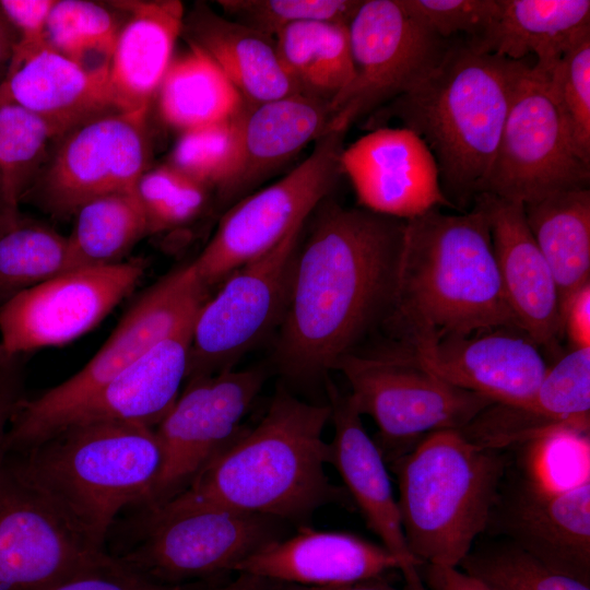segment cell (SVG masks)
I'll use <instances>...</instances> for the list:
<instances>
[{"instance_id": "60d3db41", "label": "cell", "mask_w": 590, "mask_h": 590, "mask_svg": "<svg viewBox=\"0 0 590 590\" xmlns=\"http://www.w3.org/2000/svg\"><path fill=\"white\" fill-rule=\"evenodd\" d=\"M148 222V234L175 228L196 219L205 208L208 187L169 164L148 169L135 186Z\"/></svg>"}, {"instance_id": "603a6c76", "label": "cell", "mask_w": 590, "mask_h": 590, "mask_svg": "<svg viewBox=\"0 0 590 590\" xmlns=\"http://www.w3.org/2000/svg\"><path fill=\"white\" fill-rule=\"evenodd\" d=\"M323 379L334 427L330 464L340 474L367 527L401 560L405 590H426L418 571L422 563L413 557L406 545L387 463L365 430L362 415L349 393H342L329 375Z\"/></svg>"}, {"instance_id": "44dd1931", "label": "cell", "mask_w": 590, "mask_h": 590, "mask_svg": "<svg viewBox=\"0 0 590 590\" xmlns=\"http://www.w3.org/2000/svg\"><path fill=\"white\" fill-rule=\"evenodd\" d=\"M459 430L472 444L497 450L563 432L589 435L590 347L560 357L527 400L493 403Z\"/></svg>"}, {"instance_id": "f35d334b", "label": "cell", "mask_w": 590, "mask_h": 590, "mask_svg": "<svg viewBox=\"0 0 590 590\" xmlns=\"http://www.w3.org/2000/svg\"><path fill=\"white\" fill-rule=\"evenodd\" d=\"M538 72L546 80L577 155L590 165V30L548 71Z\"/></svg>"}, {"instance_id": "e0dca14e", "label": "cell", "mask_w": 590, "mask_h": 590, "mask_svg": "<svg viewBox=\"0 0 590 590\" xmlns=\"http://www.w3.org/2000/svg\"><path fill=\"white\" fill-rule=\"evenodd\" d=\"M114 562L0 458V590H45Z\"/></svg>"}, {"instance_id": "f6af8a7d", "label": "cell", "mask_w": 590, "mask_h": 590, "mask_svg": "<svg viewBox=\"0 0 590 590\" xmlns=\"http://www.w3.org/2000/svg\"><path fill=\"white\" fill-rule=\"evenodd\" d=\"M56 0H0V9L19 33L12 59L47 44L45 30Z\"/></svg>"}, {"instance_id": "bcb514c9", "label": "cell", "mask_w": 590, "mask_h": 590, "mask_svg": "<svg viewBox=\"0 0 590 590\" xmlns=\"http://www.w3.org/2000/svg\"><path fill=\"white\" fill-rule=\"evenodd\" d=\"M24 398L23 357L0 363V458L10 423Z\"/></svg>"}, {"instance_id": "f5cc1de1", "label": "cell", "mask_w": 590, "mask_h": 590, "mask_svg": "<svg viewBox=\"0 0 590 590\" xmlns=\"http://www.w3.org/2000/svg\"><path fill=\"white\" fill-rule=\"evenodd\" d=\"M485 590H491L488 587L485 586Z\"/></svg>"}, {"instance_id": "c3c4849f", "label": "cell", "mask_w": 590, "mask_h": 590, "mask_svg": "<svg viewBox=\"0 0 590 590\" xmlns=\"http://www.w3.org/2000/svg\"><path fill=\"white\" fill-rule=\"evenodd\" d=\"M258 590H399L385 580L381 577L327 587H308L293 583H283L268 580Z\"/></svg>"}, {"instance_id": "7c38bea8", "label": "cell", "mask_w": 590, "mask_h": 590, "mask_svg": "<svg viewBox=\"0 0 590 590\" xmlns=\"http://www.w3.org/2000/svg\"><path fill=\"white\" fill-rule=\"evenodd\" d=\"M149 109L109 114L63 135L21 203L67 219L95 198L134 189L150 168Z\"/></svg>"}, {"instance_id": "ac0fdd59", "label": "cell", "mask_w": 590, "mask_h": 590, "mask_svg": "<svg viewBox=\"0 0 590 590\" xmlns=\"http://www.w3.org/2000/svg\"><path fill=\"white\" fill-rule=\"evenodd\" d=\"M485 532L590 585V477L556 487L530 470H507Z\"/></svg>"}, {"instance_id": "8d00e7d4", "label": "cell", "mask_w": 590, "mask_h": 590, "mask_svg": "<svg viewBox=\"0 0 590 590\" xmlns=\"http://www.w3.org/2000/svg\"><path fill=\"white\" fill-rule=\"evenodd\" d=\"M55 138L36 115L13 103H0V173L9 204L21 199L46 163Z\"/></svg>"}, {"instance_id": "f1b7e54d", "label": "cell", "mask_w": 590, "mask_h": 590, "mask_svg": "<svg viewBox=\"0 0 590 590\" xmlns=\"http://www.w3.org/2000/svg\"><path fill=\"white\" fill-rule=\"evenodd\" d=\"M113 3L129 17L114 47L110 87L122 110L150 108L181 36L185 7L178 0Z\"/></svg>"}, {"instance_id": "ee69618b", "label": "cell", "mask_w": 590, "mask_h": 590, "mask_svg": "<svg viewBox=\"0 0 590 590\" xmlns=\"http://www.w3.org/2000/svg\"><path fill=\"white\" fill-rule=\"evenodd\" d=\"M214 586L205 583L164 586L150 581L114 558L101 568L74 576L45 590H201Z\"/></svg>"}, {"instance_id": "ba28073f", "label": "cell", "mask_w": 590, "mask_h": 590, "mask_svg": "<svg viewBox=\"0 0 590 590\" xmlns=\"http://www.w3.org/2000/svg\"><path fill=\"white\" fill-rule=\"evenodd\" d=\"M206 292L192 262L164 275L129 308L86 365L59 385L20 402L3 451H25L59 430L83 402L193 318Z\"/></svg>"}, {"instance_id": "277c9868", "label": "cell", "mask_w": 590, "mask_h": 590, "mask_svg": "<svg viewBox=\"0 0 590 590\" xmlns=\"http://www.w3.org/2000/svg\"><path fill=\"white\" fill-rule=\"evenodd\" d=\"M530 68L453 38L436 68L375 117L394 118L425 142L446 198L463 206L484 192L510 105Z\"/></svg>"}, {"instance_id": "f907efd6", "label": "cell", "mask_w": 590, "mask_h": 590, "mask_svg": "<svg viewBox=\"0 0 590 590\" xmlns=\"http://www.w3.org/2000/svg\"><path fill=\"white\" fill-rule=\"evenodd\" d=\"M267 579L249 574H237L234 580L201 590H258Z\"/></svg>"}, {"instance_id": "7a4b0ae2", "label": "cell", "mask_w": 590, "mask_h": 590, "mask_svg": "<svg viewBox=\"0 0 590 590\" xmlns=\"http://www.w3.org/2000/svg\"><path fill=\"white\" fill-rule=\"evenodd\" d=\"M520 329L504 293L484 210L433 209L405 221L390 311L379 331L396 345L423 337ZM523 332V331H522Z\"/></svg>"}, {"instance_id": "8fae6325", "label": "cell", "mask_w": 590, "mask_h": 590, "mask_svg": "<svg viewBox=\"0 0 590 590\" xmlns=\"http://www.w3.org/2000/svg\"><path fill=\"white\" fill-rule=\"evenodd\" d=\"M354 75L330 102L328 131H347L420 83L442 59L450 40L417 21L401 0H364L350 21Z\"/></svg>"}, {"instance_id": "ab89813d", "label": "cell", "mask_w": 590, "mask_h": 590, "mask_svg": "<svg viewBox=\"0 0 590 590\" xmlns=\"http://www.w3.org/2000/svg\"><path fill=\"white\" fill-rule=\"evenodd\" d=\"M238 115L181 132L167 164L186 177L217 191L228 179L236 163Z\"/></svg>"}, {"instance_id": "4316f807", "label": "cell", "mask_w": 590, "mask_h": 590, "mask_svg": "<svg viewBox=\"0 0 590 590\" xmlns=\"http://www.w3.org/2000/svg\"><path fill=\"white\" fill-rule=\"evenodd\" d=\"M194 318L90 397L60 429L91 422L133 423L155 428L177 401L187 380Z\"/></svg>"}, {"instance_id": "2e32d148", "label": "cell", "mask_w": 590, "mask_h": 590, "mask_svg": "<svg viewBox=\"0 0 590 590\" xmlns=\"http://www.w3.org/2000/svg\"><path fill=\"white\" fill-rule=\"evenodd\" d=\"M267 376L263 367L256 366L186 381L177 401L155 427L163 463L144 507L157 506L182 492L241 432L240 422Z\"/></svg>"}, {"instance_id": "836d02e7", "label": "cell", "mask_w": 590, "mask_h": 590, "mask_svg": "<svg viewBox=\"0 0 590 590\" xmlns=\"http://www.w3.org/2000/svg\"><path fill=\"white\" fill-rule=\"evenodd\" d=\"M74 216L73 229L67 236L70 270L121 262L148 234L135 188L95 198Z\"/></svg>"}, {"instance_id": "8992f818", "label": "cell", "mask_w": 590, "mask_h": 590, "mask_svg": "<svg viewBox=\"0 0 590 590\" xmlns=\"http://www.w3.org/2000/svg\"><path fill=\"white\" fill-rule=\"evenodd\" d=\"M408 548L422 564L458 567L485 532L509 467L505 450L459 429L435 430L389 463Z\"/></svg>"}, {"instance_id": "1f68e13d", "label": "cell", "mask_w": 590, "mask_h": 590, "mask_svg": "<svg viewBox=\"0 0 590 590\" xmlns=\"http://www.w3.org/2000/svg\"><path fill=\"white\" fill-rule=\"evenodd\" d=\"M155 97L162 120L180 132L227 120L244 105L221 68L191 44L173 58Z\"/></svg>"}, {"instance_id": "ffe728a7", "label": "cell", "mask_w": 590, "mask_h": 590, "mask_svg": "<svg viewBox=\"0 0 590 590\" xmlns=\"http://www.w3.org/2000/svg\"><path fill=\"white\" fill-rule=\"evenodd\" d=\"M341 169L361 208L411 220L439 206H455L445 196L436 161L413 131L377 128L341 154Z\"/></svg>"}, {"instance_id": "5bb4252c", "label": "cell", "mask_w": 590, "mask_h": 590, "mask_svg": "<svg viewBox=\"0 0 590 590\" xmlns=\"http://www.w3.org/2000/svg\"><path fill=\"white\" fill-rule=\"evenodd\" d=\"M146 270L141 258L67 271L0 307V363L67 344L96 327Z\"/></svg>"}, {"instance_id": "9c48e42d", "label": "cell", "mask_w": 590, "mask_h": 590, "mask_svg": "<svg viewBox=\"0 0 590 590\" xmlns=\"http://www.w3.org/2000/svg\"><path fill=\"white\" fill-rule=\"evenodd\" d=\"M332 370L340 371L349 382V396L358 413L376 423L375 442L386 463L432 432L463 428L495 403L403 357L352 353L341 357Z\"/></svg>"}, {"instance_id": "7bdbcfd3", "label": "cell", "mask_w": 590, "mask_h": 590, "mask_svg": "<svg viewBox=\"0 0 590 590\" xmlns=\"http://www.w3.org/2000/svg\"><path fill=\"white\" fill-rule=\"evenodd\" d=\"M403 7L442 39L477 37L492 21L497 0H401Z\"/></svg>"}, {"instance_id": "484cf974", "label": "cell", "mask_w": 590, "mask_h": 590, "mask_svg": "<svg viewBox=\"0 0 590 590\" xmlns=\"http://www.w3.org/2000/svg\"><path fill=\"white\" fill-rule=\"evenodd\" d=\"M330 103L304 94L243 105L234 168L216 191L223 203L237 202L328 131Z\"/></svg>"}, {"instance_id": "e575fe53", "label": "cell", "mask_w": 590, "mask_h": 590, "mask_svg": "<svg viewBox=\"0 0 590 590\" xmlns=\"http://www.w3.org/2000/svg\"><path fill=\"white\" fill-rule=\"evenodd\" d=\"M119 24L104 4L85 0H56L45 36L56 51L92 73H109Z\"/></svg>"}, {"instance_id": "74e56055", "label": "cell", "mask_w": 590, "mask_h": 590, "mask_svg": "<svg viewBox=\"0 0 590 590\" xmlns=\"http://www.w3.org/2000/svg\"><path fill=\"white\" fill-rule=\"evenodd\" d=\"M458 567L491 590H590L502 538L472 546Z\"/></svg>"}, {"instance_id": "b9f144b4", "label": "cell", "mask_w": 590, "mask_h": 590, "mask_svg": "<svg viewBox=\"0 0 590 590\" xmlns=\"http://www.w3.org/2000/svg\"><path fill=\"white\" fill-rule=\"evenodd\" d=\"M225 16L275 37L285 27L302 22L349 24L359 0H221Z\"/></svg>"}, {"instance_id": "83f0119b", "label": "cell", "mask_w": 590, "mask_h": 590, "mask_svg": "<svg viewBox=\"0 0 590 590\" xmlns=\"http://www.w3.org/2000/svg\"><path fill=\"white\" fill-rule=\"evenodd\" d=\"M181 37L221 68L244 104L258 105L300 94L285 69L275 37L196 3L185 13Z\"/></svg>"}, {"instance_id": "cb8c5ba5", "label": "cell", "mask_w": 590, "mask_h": 590, "mask_svg": "<svg viewBox=\"0 0 590 590\" xmlns=\"http://www.w3.org/2000/svg\"><path fill=\"white\" fill-rule=\"evenodd\" d=\"M402 570L401 560L382 544L361 535L299 526L243 559L235 574L271 581L327 587L381 577Z\"/></svg>"}, {"instance_id": "7402d4cb", "label": "cell", "mask_w": 590, "mask_h": 590, "mask_svg": "<svg viewBox=\"0 0 590 590\" xmlns=\"http://www.w3.org/2000/svg\"><path fill=\"white\" fill-rule=\"evenodd\" d=\"M473 203L485 212L503 290L521 331L540 349L557 354L563 337L558 292L523 203L489 193Z\"/></svg>"}, {"instance_id": "681fc988", "label": "cell", "mask_w": 590, "mask_h": 590, "mask_svg": "<svg viewBox=\"0 0 590 590\" xmlns=\"http://www.w3.org/2000/svg\"><path fill=\"white\" fill-rule=\"evenodd\" d=\"M17 40V31L0 9V85L7 76Z\"/></svg>"}, {"instance_id": "d6986e66", "label": "cell", "mask_w": 590, "mask_h": 590, "mask_svg": "<svg viewBox=\"0 0 590 590\" xmlns=\"http://www.w3.org/2000/svg\"><path fill=\"white\" fill-rule=\"evenodd\" d=\"M375 354L410 359L455 387L508 404L530 398L550 368L524 332L506 327L470 335L417 338L379 347Z\"/></svg>"}, {"instance_id": "4fadbf2b", "label": "cell", "mask_w": 590, "mask_h": 590, "mask_svg": "<svg viewBox=\"0 0 590 590\" xmlns=\"http://www.w3.org/2000/svg\"><path fill=\"white\" fill-rule=\"evenodd\" d=\"M304 226L295 227L272 250L234 271L216 294L204 300L193 322L186 381L233 369L247 352L279 330Z\"/></svg>"}, {"instance_id": "d4e9b609", "label": "cell", "mask_w": 590, "mask_h": 590, "mask_svg": "<svg viewBox=\"0 0 590 590\" xmlns=\"http://www.w3.org/2000/svg\"><path fill=\"white\" fill-rule=\"evenodd\" d=\"M0 103L16 104L40 118L55 142L99 117L126 111L109 83V73H92L48 43L11 59L0 85Z\"/></svg>"}, {"instance_id": "7dc6e473", "label": "cell", "mask_w": 590, "mask_h": 590, "mask_svg": "<svg viewBox=\"0 0 590 590\" xmlns=\"http://www.w3.org/2000/svg\"><path fill=\"white\" fill-rule=\"evenodd\" d=\"M563 335L571 350L590 347V283L579 288L567 302L562 316Z\"/></svg>"}, {"instance_id": "52a82bcc", "label": "cell", "mask_w": 590, "mask_h": 590, "mask_svg": "<svg viewBox=\"0 0 590 590\" xmlns=\"http://www.w3.org/2000/svg\"><path fill=\"white\" fill-rule=\"evenodd\" d=\"M137 509V538L109 554L164 586L225 583L238 563L286 535V522L278 518L175 497Z\"/></svg>"}, {"instance_id": "d590c367", "label": "cell", "mask_w": 590, "mask_h": 590, "mask_svg": "<svg viewBox=\"0 0 590 590\" xmlns=\"http://www.w3.org/2000/svg\"><path fill=\"white\" fill-rule=\"evenodd\" d=\"M67 271V236L23 217L0 235V307L19 293Z\"/></svg>"}, {"instance_id": "30bf717a", "label": "cell", "mask_w": 590, "mask_h": 590, "mask_svg": "<svg viewBox=\"0 0 590 590\" xmlns=\"http://www.w3.org/2000/svg\"><path fill=\"white\" fill-rule=\"evenodd\" d=\"M345 133L327 131L288 174L241 198L224 213L212 238L191 261L208 290L272 250L295 227L306 223L342 174Z\"/></svg>"}, {"instance_id": "9a60e30c", "label": "cell", "mask_w": 590, "mask_h": 590, "mask_svg": "<svg viewBox=\"0 0 590 590\" xmlns=\"http://www.w3.org/2000/svg\"><path fill=\"white\" fill-rule=\"evenodd\" d=\"M544 75L531 66L510 105L484 192L522 203L589 188Z\"/></svg>"}, {"instance_id": "816d5d0a", "label": "cell", "mask_w": 590, "mask_h": 590, "mask_svg": "<svg viewBox=\"0 0 590 590\" xmlns=\"http://www.w3.org/2000/svg\"><path fill=\"white\" fill-rule=\"evenodd\" d=\"M20 217V212L14 210L7 200L0 173V235L10 229Z\"/></svg>"}, {"instance_id": "4dcf8cb0", "label": "cell", "mask_w": 590, "mask_h": 590, "mask_svg": "<svg viewBox=\"0 0 590 590\" xmlns=\"http://www.w3.org/2000/svg\"><path fill=\"white\" fill-rule=\"evenodd\" d=\"M523 209L554 276L562 317L569 298L590 283V189L558 191L523 203Z\"/></svg>"}, {"instance_id": "d6a6232c", "label": "cell", "mask_w": 590, "mask_h": 590, "mask_svg": "<svg viewBox=\"0 0 590 590\" xmlns=\"http://www.w3.org/2000/svg\"><path fill=\"white\" fill-rule=\"evenodd\" d=\"M349 24L302 22L276 36L280 58L300 94L331 102L354 75Z\"/></svg>"}, {"instance_id": "f546056e", "label": "cell", "mask_w": 590, "mask_h": 590, "mask_svg": "<svg viewBox=\"0 0 590 590\" xmlns=\"http://www.w3.org/2000/svg\"><path fill=\"white\" fill-rule=\"evenodd\" d=\"M588 30L589 0H497L486 28L465 39L479 51L515 61L534 55L533 68L545 72Z\"/></svg>"}, {"instance_id": "6da1fadb", "label": "cell", "mask_w": 590, "mask_h": 590, "mask_svg": "<svg viewBox=\"0 0 590 590\" xmlns=\"http://www.w3.org/2000/svg\"><path fill=\"white\" fill-rule=\"evenodd\" d=\"M298 246L275 361L300 382L324 378L378 332L393 299L405 221L326 198ZM304 234V232H303Z\"/></svg>"}, {"instance_id": "5b68a950", "label": "cell", "mask_w": 590, "mask_h": 590, "mask_svg": "<svg viewBox=\"0 0 590 590\" xmlns=\"http://www.w3.org/2000/svg\"><path fill=\"white\" fill-rule=\"evenodd\" d=\"M4 457L78 533L102 550L118 515L150 503L163 463L155 428L122 422L70 424Z\"/></svg>"}, {"instance_id": "3957f363", "label": "cell", "mask_w": 590, "mask_h": 590, "mask_svg": "<svg viewBox=\"0 0 590 590\" xmlns=\"http://www.w3.org/2000/svg\"><path fill=\"white\" fill-rule=\"evenodd\" d=\"M330 417L328 403H308L280 389L260 422L240 432L174 497L284 522H303L327 505L353 506L326 473L331 449L323 430Z\"/></svg>"}]
</instances>
